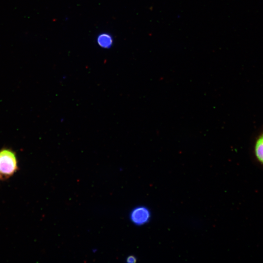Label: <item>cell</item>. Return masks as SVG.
<instances>
[{
  "label": "cell",
  "instance_id": "6da1fadb",
  "mask_svg": "<svg viewBox=\"0 0 263 263\" xmlns=\"http://www.w3.org/2000/svg\"><path fill=\"white\" fill-rule=\"evenodd\" d=\"M19 170L16 152L11 148L0 149V174L3 180L12 177Z\"/></svg>",
  "mask_w": 263,
  "mask_h": 263
},
{
  "label": "cell",
  "instance_id": "5b68a950",
  "mask_svg": "<svg viewBox=\"0 0 263 263\" xmlns=\"http://www.w3.org/2000/svg\"><path fill=\"white\" fill-rule=\"evenodd\" d=\"M126 261L129 263H135L136 261V258L134 256L130 255L128 256L126 259Z\"/></svg>",
  "mask_w": 263,
  "mask_h": 263
},
{
  "label": "cell",
  "instance_id": "7a4b0ae2",
  "mask_svg": "<svg viewBox=\"0 0 263 263\" xmlns=\"http://www.w3.org/2000/svg\"><path fill=\"white\" fill-rule=\"evenodd\" d=\"M150 217V210L144 206H138L133 208L129 215L131 221L136 225H142L148 223Z\"/></svg>",
  "mask_w": 263,
  "mask_h": 263
},
{
  "label": "cell",
  "instance_id": "277c9868",
  "mask_svg": "<svg viewBox=\"0 0 263 263\" xmlns=\"http://www.w3.org/2000/svg\"><path fill=\"white\" fill-rule=\"evenodd\" d=\"M254 152L258 161L263 165V133L258 138L255 143Z\"/></svg>",
  "mask_w": 263,
  "mask_h": 263
},
{
  "label": "cell",
  "instance_id": "8992f818",
  "mask_svg": "<svg viewBox=\"0 0 263 263\" xmlns=\"http://www.w3.org/2000/svg\"><path fill=\"white\" fill-rule=\"evenodd\" d=\"M2 180H3V179L2 177L1 176V175L0 174V181Z\"/></svg>",
  "mask_w": 263,
  "mask_h": 263
},
{
  "label": "cell",
  "instance_id": "3957f363",
  "mask_svg": "<svg viewBox=\"0 0 263 263\" xmlns=\"http://www.w3.org/2000/svg\"><path fill=\"white\" fill-rule=\"evenodd\" d=\"M97 44L102 48H110L113 42V37L109 33H102L99 34L96 38Z\"/></svg>",
  "mask_w": 263,
  "mask_h": 263
}]
</instances>
